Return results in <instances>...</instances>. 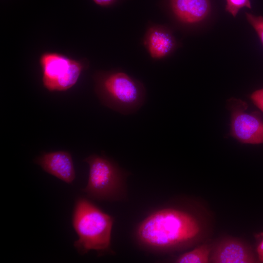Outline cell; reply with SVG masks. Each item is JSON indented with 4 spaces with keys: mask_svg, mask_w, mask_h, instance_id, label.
<instances>
[{
    "mask_svg": "<svg viewBox=\"0 0 263 263\" xmlns=\"http://www.w3.org/2000/svg\"><path fill=\"white\" fill-rule=\"evenodd\" d=\"M201 227L191 213L172 207L156 210L137 226L135 237L148 250L166 252L186 247L199 237Z\"/></svg>",
    "mask_w": 263,
    "mask_h": 263,
    "instance_id": "1",
    "label": "cell"
},
{
    "mask_svg": "<svg viewBox=\"0 0 263 263\" xmlns=\"http://www.w3.org/2000/svg\"><path fill=\"white\" fill-rule=\"evenodd\" d=\"M114 219L84 198L77 199L73 225L78 239L74 246L80 254L96 250L99 255L112 253L111 233Z\"/></svg>",
    "mask_w": 263,
    "mask_h": 263,
    "instance_id": "2",
    "label": "cell"
},
{
    "mask_svg": "<svg viewBox=\"0 0 263 263\" xmlns=\"http://www.w3.org/2000/svg\"><path fill=\"white\" fill-rule=\"evenodd\" d=\"M96 93L101 104L124 115L136 112L146 98L143 85L121 71L98 75Z\"/></svg>",
    "mask_w": 263,
    "mask_h": 263,
    "instance_id": "3",
    "label": "cell"
},
{
    "mask_svg": "<svg viewBox=\"0 0 263 263\" xmlns=\"http://www.w3.org/2000/svg\"><path fill=\"white\" fill-rule=\"evenodd\" d=\"M89 166L88 183L83 191L92 199L117 201L126 195L127 173L113 160L103 155L92 154L84 159Z\"/></svg>",
    "mask_w": 263,
    "mask_h": 263,
    "instance_id": "4",
    "label": "cell"
},
{
    "mask_svg": "<svg viewBox=\"0 0 263 263\" xmlns=\"http://www.w3.org/2000/svg\"><path fill=\"white\" fill-rule=\"evenodd\" d=\"M42 82L50 91H64L77 82L83 69L78 61L57 53H45L40 60Z\"/></svg>",
    "mask_w": 263,
    "mask_h": 263,
    "instance_id": "5",
    "label": "cell"
},
{
    "mask_svg": "<svg viewBox=\"0 0 263 263\" xmlns=\"http://www.w3.org/2000/svg\"><path fill=\"white\" fill-rule=\"evenodd\" d=\"M247 107L241 100H230L231 134L244 143H263V121L256 115L246 113Z\"/></svg>",
    "mask_w": 263,
    "mask_h": 263,
    "instance_id": "6",
    "label": "cell"
},
{
    "mask_svg": "<svg viewBox=\"0 0 263 263\" xmlns=\"http://www.w3.org/2000/svg\"><path fill=\"white\" fill-rule=\"evenodd\" d=\"M35 162L45 171L66 183H72L75 179L73 159L68 151L44 152L35 160Z\"/></svg>",
    "mask_w": 263,
    "mask_h": 263,
    "instance_id": "7",
    "label": "cell"
},
{
    "mask_svg": "<svg viewBox=\"0 0 263 263\" xmlns=\"http://www.w3.org/2000/svg\"><path fill=\"white\" fill-rule=\"evenodd\" d=\"M170 8L176 19L187 24L205 19L211 11L209 0H169Z\"/></svg>",
    "mask_w": 263,
    "mask_h": 263,
    "instance_id": "8",
    "label": "cell"
},
{
    "mask_svg": "<svg viewBox=\"0 0 263 263\" xmlns=\"http://www.w3.org/2000/svg\"><path fill=\"white\" fill-rule=\"evenodd\" d=\"M210 261L215 263H251L257 262L252 252L243 243L233 239L221 242L214 250Z\"/></svg>",
    "mask_w": 263,
    "mask_h": 263,
    "instance_id": "9",
    "label": "cell"
},
{
    "mask_svg": "<svg viewBox=\"0 0 263 263\" xmlns=\"http://www.w3.org/2000/svg\"><path fill=\"white\" fill-rule=\"evenodd\" d=\"M144 44L150 56L155 59L167 56L176 46L172 33L167 29L158 26H152L148 30Z\"/></svg>",
    "mask_w": 263,
    "mask_h": 263,
    "instance_id": "10",
    "label": "cell"
},
{
    "mask_svg": "<svg viewBox=\"0 0 263 263\" xmlns=\"http://www.w3.org/2000/svg\"><path fill=\"white\" fill-rule=\"evenodd\" d=\"M210 245L203 244L180 255L175 260L178 263H207L209 262Z\"/></svg>",
    "mask_w": 263,
    "mask_h": 263,
    "instance_id": "11",
    "label": "cell"
},
{
    "mask_svg": "<svg viewBox=\"0 0 263 263\" xmlns=\"http://www.w3.org/2000/svg\"><path fill=\"white\" fill-rule=\"evenodd\" d=\"M225 10L233 17H235L239 10L243 7L251 8L250 0H225Z\"/></svg>",
    "mask_w": 263,
    "mask_h": 263,
    "instance_id": "12",
    "label": "cell"
},
{
    "mask_svg": "<svg viewBox=\"0 0 263 263\" xmlns=\"http://www.w3.org/2000/svg\"><path fill=\"white\" fill-rule=\"evenodd\" d=\"M246 19L254 28L263 45V17L245 13Z\"/></svg>",
    "mask_w": 263,
    "mask_h": 263,
    "instance_id": "13",
    "label": "cell"
},
{
    "mask_svg": "<svg viewBox=\"0 0 263 263\" xmlns=\"http://www.w3.org/2000/svg\"><path fill=\"white\" fill-rule=\"evenodd\" d=\"M251 98L254 104L263 112V88L253 93Z\"/></svg>",
    "mask_w": 263,
    "mask_h": 263,
    "instance_id": "14",
    "label": "cell"
},
{
    "mask_svg": "<svg viewBox=\"0 0 263 263\" xmlns=\"http://www.w3.org/2000/svg\"><path fill=\"white\" fill-rule=\"evenodd\" d=\"M258 261L263 263V238L260 241L257 247Z\"/></svg>",
    "mask_w": 263,
    "mask_h": 263,
    "instance_id": "15",
    "label": "cell"
},
{
    "mask_svg": "<svg viewBox=\"0 0 263 263\" xmlns=\"http://www.w3.org/2000/svg\"><path fill=\"white\" fill-rule=\"evenodd\" d=\"M117 0H93L97 5L102 6H108L114 3Z\"/></svg>",
    "mask_w": 263,
    "mask_h": 263,
    "instance_id": "16",
    "label": "cell"
}]
</instances>
